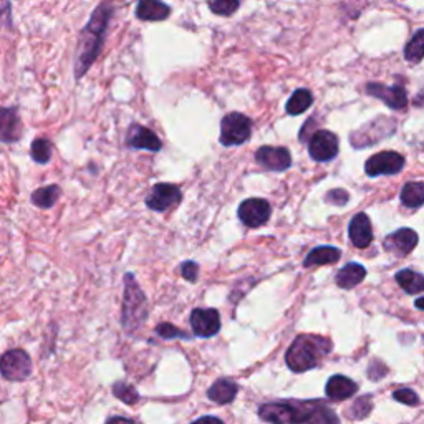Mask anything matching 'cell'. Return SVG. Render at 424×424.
<instances>
[{
    "label": "cell",
    "instance_id": "obj_1",
    "mask_svg": "<svg viewBox=\"0 0 424 424\" xmlns=\"http://www.w3.org/2000/svg\"><path fill=\"white\" fill-rule=\"evenodd\" d=\"M115 14V0H103L98 7L93 10L91 17L83 29H81L78 43L75 48L73 70L75 78L81 80L88 73L91 66L100 57L103 50L106 33H108L110 22Z\"/></svg>",
    "mask_w": 424,
    "mask_h": 424
},
{
    "label": "cell",
    "instance_id": "obj_2",
    "mask_svg": "<svg viewBox=\"0 0 424 424\" xmlns=\"http://www.w3.org/2000/svg\"><path fill=\"white\" fill-rule=\"evenodd\" d=\"M259 416L270 424H338V418L324 401L265 403L259 408Z\"/></svg>",
    "mask_w": 424,
    "mask_h": 424
},
{
    "label": "cell",
    "instance_id": "obj_3",
    "mask_svg": "<svg viewBox=\"0 0 424 424\" xmlns=\"http://www.w3.org/2000/svg\"><path fill=\"white\" fill-rule=\"evenodd\" d=\"M331 341L324 336L300 335L285 353V361L295 373L309 371L321 363V360L331 351Z\"/></svg>",
    "mask_w": 424,
    "mask_h": 424
},
{
    "label": "cell",
    "instance_id": "obj_4",
    "mask_svg": "<svg viewBox=\"0 0 424 424\" xmlns=\"http://www.w3.org/2000/svg\"><path fill=\"white\" fill-rule=\"evenodd\" d=\"M125 294H123V310H121V325L128 335L133 336L150 316V305L143 289L138 284L133 274H125Z\"/></svg>",
    "mask_w": 424,
    "mask_h": 424
},
{
    "label": "cell",
    "instance_id": "obj_5",
    "mask_svg": "<svg viewBox=\"0 0 424 424\" xmlns=\"http://www.w3.org/2000/svg\"><path fill=\"white\" fill-rule=\"evenodd\" d=\"M250 135H252V121L249 116L239 113V111H232L221 120L219 141L222 146H241L245 141H249Z\"/></svg>",
    "mask_w": 424,
    "mask_h": 424
},
{
    "label": "cell",
    "instance_id": "obj_6",
    "mask_svg": "<svg viewBox=\"0 0 424 424\" xmlns=\"http://www.w3.org/2000/svg\"><path fill=\"white\" fill-rule=\"evenodd\" d=\"M33 365L27 351L14 348L0 356V375L9 381H24L32 375Z\"/></svg>",
    "mask_w": 424,
    "mask_h": 424
},
{
    "label": "cell",
    "instance_id": "obj_7",
    "mask_svg": "<svg viewBox=\"0 0 424 424\" xmlns=\"http://www.w3.org/2000/svg\"><path fill=\"white\" fill-rule=\"evenodd\" d=\"M396 130V123L393 118H376L375 121L366 123L365 126H361L358 131H355L351 135V145L355 148H366L368 145L378 143L383 138L391 136L393 131Z\"/></svg>",
    "mask_w": 424,
    "mask_h": 424
},
{
    "label": "cell",
    "instance_id": "obj_8",
    "mask_svg": "<svg viewBox=\"0 0 424 424\" xmlns=\"http://www.w3.org/2000/svg\"><path fill=\"white\" fill-rule=\"evenodd\" d=\"M182 201L181 187L170 182H157L146 196L148 209L155 212H165Z\"/></svg>",
    "mask_w": 424,
    "mask_h": 424
},
{
    "label": "cell",
    "instance_id": "obj_9",
    "mask_svg": "<svg viewBox=\"0 0 424 424\" xmlns=\"http://www.w3.org/2000/svg\"><path fill=\"white\" fill-rule=\"evenodd\" d=\"M189 324L197 338H211L221 330V315L216 309H194Z\"/></svg>",
    "mask_w": 424,
    "mask_h": 424
},
{
    "label": "cell",
    "instance_id": "obj_10",
    "mask_svg": "<svg viewBox=\"0 0 424 424\" xmlns=\"http://www.w3.org/2000/svg\"><path fill=\"white\" fill-rule=\"evenodd\" d=\"M272 207L265 199L260 197H250L239 206L237 216L241 219V222L247 227H260L269 221Z\"/></svg>",
    "mask_w": 424,
    "mask_h": 424
},
{
    "label": "cell",
    "instance_id": "obj_11",
    "mask_svg": "<svg viewBox=\"0 0 424 424\" xmlns=\"http://www.w3.org/2000/svg\"><path fill=\"white\" fill-rule=\"evenodd\" d=\"M309 152L311 160L325 162L333 160L338 155V138L331 131H315L309 140Z\"/></svg>",
    "mask_w": 424,
    "mask_h": 424
},
{
    "label": "cell",
    "instance_id": "obj_12",
    "mask_svg": "<svg viewBox=\"0 0 424 424\" xmlns=\"http://www.w3.org/2000/svg\"><path fill=\"white\" fill-rule=\"evenodd\" d=\"M403 166H405V157H403L400 152L383 151L371 156L370 160L366 161L365 171L368 176L376 177L381 175H396V172L403 170Z\"/></svg>",
    "mask_w": 424,
    "mask_h": 424
},
{
    "label": "cell",
    "instance_id": "obj_13",
    "mask_svg": "<svg viewBox=\"0 0 424 424\" xmlns=\"http://www.w3.org/2000/svg\"><path fill=\"white\" fill-rule=\"evenodd\" d=\"M125 145L130 150H146L151 152L161 151L162 148V143L156 133L150 130V128L138 125V123H133L130 130H128Z\"/></svg>",
    "mask_w": 424,
    "mask_h": 424
},
{
    "label": "cell",
    "instance_id": "obj_14",
    "mask_svg": "<svg viewBox=\"0 0 424 424\" xmlns=\"http://www.w3.org/2000/svg\"><path fill=\"white\" fill-rule=\"evenodd\" d=\"M255 161L267 171H285L292 166V156L287 148L262 146L255 151Z\"/></svg>",
    "mask_w": 424,
    "mask_h": 424
},
{
    "label": "cell",
    "instance_id": "obj_15",
    "mask_svg": "<svg viewBox=\"0 0 424 424\" xmlns=\"http://www.w3.org/2000/svg\"><path fill=\"white\" fill-rule=\"evenodd\" d=\"M366 93L385 101L391 110H403L408 105V95L403 85L386 86L381 83H370L366 85Z\"/></svg>",
    "mask_w": 424,
    "mask_h": 424
},
{
    "label": "cell",
    "instance_id": "obj_16",
    "mask_svg": "<svg viewBox=\"0 0 424 424\" xmlns=\"http://www.w3.org/2000/svg\"><path fill=\"white\" fill-rule=\"evenodd\" d=\"M22 120L19 116L17 106L12 108L0 106V143H7V145L17 143L22 138Z\"/></svg>",
    "mask_w": 424,
    "mask_h": 424
},
{
    "label": "cell",
    "instance_id": "obj_17",
    "mask_svg": "<svg viewBox=\"0 0 424 424\" xmlns=\"http://www.w3.org/2000/svg\"><path fill=\"white\" fill-rule=\"evenodd\" d=\"M383 245L388 252L395 254L398 257H405L418 245V234L413 229H400V231L390 234Z\"/></svg>",
    "mask_w": 424,
    "mask_h": 424
},
{
    "label": "cell",
    "instance_id": "obj_18",
    "mask_svg": "<svg viewBox=\"0 0 424 424\" xmlns=\"http://www.w3.org/2000/svg\"><path fill=\"white\" fill-rule=\"evenodd\" d=\"M135 15L143 22H162L170 19L171 7L162 0H138Z\"/></svg>",
    "mask_w": 424,
    "mask_h": 424
},
{
    "label": "cell",
    "instance_id": "obj_19",
    "mask_svg": "<svg viewBox=\"0 0 424 424\" xmlns=\"http://www.w3.org/2000/svg\"><path fill=\"white\" fill-rule=\"evenodd\" d=\"M348 231H350V241L353 242L355 247L365 249L373 242L371 222L366 214L363 212L356 214V216L351 219Z\"/></svg>",
    "mask_w": 424,
    "mask_h": 424
},
{
    "label": "cell",
    "instance_id": "obj_20",
    "mask_svg": "<svg viewBox=\"0 0 424 424\" xmlns=\"http://www.w3.org/2000/svg\"><path fill=\"white\" fill-rule=\"evenodd\" d=\"M356 391H358V385L355 381H351L350 378L341 375L331 376L325 386L326 396L331 401H343L346 398L353 396Z\"/></svg>",
    "mask_w": 424,
    "mask_h": 424
},
{
    "label": "cell",
    "instance_id": "obj_21",
    "mask_svg": "<svg viewBox=\"0 0 424 424\" xmlns=\"http://www.w3.org/2000/svg\"><path fill=\"white\" fill-rule=\"evenodd\" d=\"M239 391V385L229 378H221L214 381V385L207 390V398L217 405H229L236 400Z\"/></svg>",
    "mask_w": 424,
    "mask_h": 424
},
{
    "label": "cell",
    "instance_id": "obj_22",
    "mask_svg": "<svg viewBox=\"0 0 424 424\" xmlns=\"http://www.w3.org/2000/svg\"><path fill=\"white\" fill-rule=\"evenodd\" d=\"M366 277V269L360 264H346L343 269L336 274V285L341 289H353L361 284Z\"/></svg>",
    "mask_w": 424,
    "mask_h": 424
},
{
    "label": "cell",
    "instance_id": "obj_23",
    "mask_svg": "<svg viewBox=\"0 0 424 424\" xmlns=\"http://www.w3.org/2000/svg\"><path fill=\"white\" fill-rule=\"evenodd\" d=\"M341 252L335 247H329V245H324V247H316L311 250V252L306 255L304 265L305 267H314V265H325V264H335L336 260L340 259Z\"/></svg>",
    "mask_w": 424,
    "mask_h": 424
},
{
    "label": "cell",
    "instance_id": "obj_24",
    "mask_svg": "<svg viewBox=\"0 0 424 424\" xmlns=\"http://www.w3.org/2000/svg\"><path fill=\"white\" fill-rule=\"evenodd\" d=\"M396 282L401 285L405 292L415 295L424 292V275L415 272L411 269H405L396 274Z\"/></svg>",
    "mask_w": 424,
    "mask_h": 424
},
{
    "label": "cell",
    "instance_id": "obj_25",
    "mask_svg": "<svg viewBox=\"0 0 424 424\" xmlns=\"http://www.w3.org/2000/svg\"><path fill=\"white\" fill-rule=\"evenodd\" d=\"M311 103H314V96H311L310 91L305 88H299L295 90L294 95L289 98L285 110H287L289 115L297 116L305 113V111L311 106Z\"/></svg>",
    "mask_w": 424,
    "mask_h": 424
},
{
    "label": "cell",
    "instance_id": "obj_26",
    "mask_svg": "<svg viewBox=\"0 0 424 424\" xmlns=\"http://www.w3.org/2000/svg\"><path fill=\"white\" fill-rule=\"evenodd\" d=\"M60 194H61V189L57 186V184H50V186L38 187L37 191L32 194L30 201L40 209H48L55 206V202L58 201Z\"/></svg>",
    "mask_w": 424,
    "mask_h": 424
},
{
    "label": "cell",
    "instance_id": "obj_27",
    "mask_svg": "<svg viewBox=\"0 0 424 424\" xmlns=\"http://www.w3.org/2000/svg\"><path fill=\"white\" fill-rule=\"evenodd\" d=\"M53 145L47 138H37L30 145V157L37 162V165H47L52 160Z\"/></svg>",
    "mask_w": 424,
    "mask_h": 424
},
{
    "label": "cell",
    "instance_id": "obj_28",
    "mask_svg": "<svg viewBox=\"0 0 424 424\" xmlns=\"http://www.w3.org/2000/svg\"><path fill=\"white\" fill-rule=\"evenodd\" d=\"M401 202L406 207H420L424 204V182H408L401 191Z\"/></svg>",
    "mask_w": 424,
    "mask_h": 424
},
{
    "label": "cell",
    "instance_id": "obj_29",
    "mask_svg": "<svg viewBox=\"0 0 424 424\" xmlns=\"http://www.w3.org/2000/svg\"><path fill=\"white\" fill-rule=\"evenodd\" d=\"M405 58L411 63H420L424 58V29L413 35L405 48Z\"/></svg>",
    "mask_w": 424,
    "mask_h": 424
},
{
    "label": "cell",
    "instance_id": "obj_30",
    "mask_svg": "<svg viewBox=\"0 0 424 424\" xmlns=\"http://www.w3.org/2000/svg\"><path fill=\"white\" fill-rule=\"evenodd\" d=\"M111 393H113L115 398H118L120 401L130 406H135L140 401V395H138L135 386L126 381H115L113 386H111Z\"/></svg>",
    "mask_w": 424,
    "mask_h": 424
},
{
    "label": "cell",
    "instance_id": "obj_31",
    "mask_svg": "<svg viewBox=\"0 0 424 424\" xmlns=\"http://www.w3.org/2000/svg\"><path fill=\"white\" fill-rule=\"evenodd\" d=\"M241 7V0H209V10L221 17H231Z\"/></svg>",
    "mask_w": 424,
    "mask_h": 424
},
{
    "label": "cell",
    "instance_id": "obj_32",
    "mask_svg": "<svg viewBox=\"0 0 424 424\" xmlns=\"http://www.w3.org/2000/svg\"><path fill=\"white\" fill-rule=\"evenodd\" d=\"M156 333L165 340H191L192 336L181 329H176L172 324H160L156 326Z\"/></svg>",
    "mask_w": 424,
    "mask_h": 424
},
{
    "label": "cell",
    "instance_id": "obj_33",
    "mask_svg": "<svg viewBox=\"0 0 424 424\" xmlns=\"http://www.w3.org/2000/svg\"><path fill=\"white\" fill-rule=\"evenodd\" d=\"M373 410V403L370 396H361L355 401V405L351 406V418L353 420H365V418L370 415V411Z\"/></svg>",
    "mask_w": 424,
    "mask_h": 424
},
{
    "label": "cell",
    "instance_id": "obj_34",
    "mask_svg": "<svg viewBox=\"0 0 424 424\" xmlns=\"http://www.w3.org/2000/svg\"><path fill=\"white\" fill-rule=\"evenodd\" d=\"M180 274L184 280H187V282H197V277H199V265L196 262H192V260H186V262H182L180 265Z\"/></svg>",
    "mask_w": 424,
    "mask_h": 424
},
{
    "label": "cell",
    "instance_id": "obj_35",
    "mask_svg": "<svg viewBox=\"0 0 424 424\" xmlns=\"http://www.w3.org/2000/svg\"><path fill=\"white\" fill-rule=\"evenodd\" d=\"M393 398H395L396 401H400V403H403V405H408V406L420 405V396H418L413 390H398L393 393Z\"/></svg>",
    "mask_w": 424,
    "mask_h": 424
},
{
    "label": "cell",
    "instance_id": "obj_36",
    "mask_svg": "<svg viewBox=\"0 0 424 424\" xmlns=\"http://www.w3.org/2000/svg\"><path fill=\"white\" fill-rule=\"evenodd\" d=\"M0 29H12V5H10V0H0Z\"/></svg>",
    "mask_w": 424,
    "mask_h": 424
},
{
    "label": "cell",
    "instance_id": "obj_37",
    "mask_svg": "<svg viewBox=\"0 0 424 424\" xmlns=\"http://www.w3.org/2000/svg\"><path fill=\"white\" fill-rule=\"evenodd\" d=\"M348 199L350 196L345 189H333V191H330L325 196V201L335 204V206H345V204L348 202Z\"/></svg>",
    "mask_w": 424,
    "mask_h": 424
},
{
    "label": "cell",
    "instance_id": "obj_38",
    "mask_svg": "<svg viewBox=\"0 0 424 424\" xmlns=\"http://www.w3.org/2000/svg\"><path fill=\"white\" fill-rule=\"evenodd\" d=\"M106 424H140L135 420H130V418H123V416H111L108 418Z\"/></svg>",
    "mask_w": 424,
    "mask_h": 424
},
{
    "label": "cell",
    "instance_id": "obj_39",
    "mask_svg": "<svg viewBox=\"0 0 424 424\" xmlns=\"http://www.w3.org/2000/svg\"><path fill=\"white\" fill-rule=\"evenodd\" d=\"M191 424H224V421L216 416H202Z\"/></svg>",
    "mask_w": 424,
    "mask_h": 424
},
{
    "label": "cell",
    "instance_id": "obj_40",
    "mask_svg": "<svg viewBox=\"0 0 424 424\" xmlns=\"http://www.w3.org/2000/svg\"><path fill=\"white\" fill-rule=\"evenodd\" d=\"M416 306H418V309L424 310V297H421V299H418V300H416Z\"/></svg>",
    "mask_w": 424,
    "mask_h": 424
}]
</instances>
